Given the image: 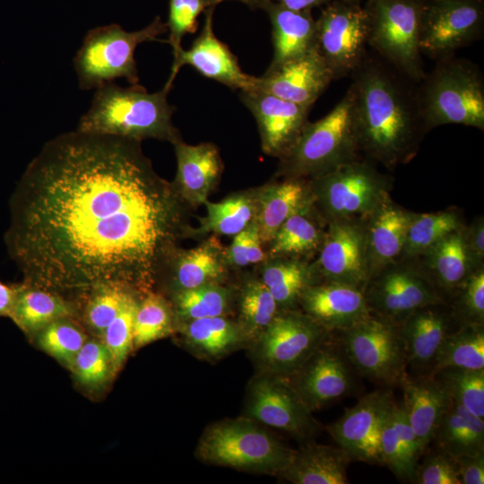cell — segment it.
Here are the masks:
<instances>
[{
	"label": "cell",
	"instance_id": "ac0fdd59",
	"mask_svg": "<svg viewBox=\"0 0 484 484\" xmlns=\"http://www.w3.org/2000/svg\"><path fill=\"white\" fill-rule=\"evenodd\" d=\"M350 366L341 349L327 341L287 378L314 411L354 391L356 385Z\"/></svg>",
	"mask_w": 484,
	"mask_h": 484
},
{
	"label": "cell",
	"instance_id": "9f6ffc18",
	"mask_svg": "<svg viewBox=\"0 0 484 484\" xmlns=\"http://www.w3.org/2000/svg\"><path fill=\"white\" fill-rule=\"evenodd\" d=\"M247 237V227L234 236L231 244L225 251L228 264L237 267H244L249 264Z\"/></svg>",
	"mask_w": 484,
	"mask_h": 484
},
{
	"label": "cell",
	"instance_id": "816d5d0a",
	"mask_svg": "<svg viewBox=\"0 0 484 484\" xmlns=\"http://www.w3.org/2000/svg\"><path fill=\"white\" fill-rule=\"evenodd\" d=\"M414 483L461 484L455 460L439 449L428 453L418 464Z\"/></svg>",
	"mask_w": 484,
	"mask_h": 484
},
{
	"label": "cell",
	"instance_id": "5bb4252c",
	"mask_svg": "<svg viewBox=\"0 0 484 484\" xmlns=\"http://www.w3.org/2000/svg\"><path fill=\"white\" fill-rule=\"evenodd\" d=\"M287 377L261 372L247 388L246 416L301 442L311 441L321 426Z\"/></svg>",
	"mask_w": 484,
	"mask_h": 484
},
{
	"label": "cell",
	"instance_id": "d590c367",
	"mask_svg": "<svg viewBox=\"0 0 484 484\" xmlns=\"http://www.w3.org/2000/svg\"><path fill=\"white\" fill-rule=\"evenodd\" d=\"M262 272V282L280 310L294 309L303 290L315 282L310 265L293 257L272 258Z\"/></svg>",
	"mask_w": 484,
	"mask_h": 484
},
{
	"label": "cell",
	"instance_id": "4fadbf2b",
	"mask_svg": "<svg viewBox=\"0 0 484 484\" xmlns=\"http://www.w3.org/2000/svg\"><path fill=\"white\" fill-rule=\"evenodd\" d=\"M316 48L333 80L350 76L368 51V17L361 3L333 0L315 20Z\"/></svg>",
	"mask_w": 484,
	"mask_h": 484
},
{
	"label": "cell",
	"instance_id": "f1b7e54d",
	"mask_svg": "<svg viewBox=\"0 0 484 484\" xmlns=\"http://www.w3.org/2000/svg\"><path fill=\"white\" fill-rule=\"evenodd\" d=\"M257 190L254 221L262 243H271L283 222L311 199L308 181L286 178Z\"/></svg>",
	"mask_w": 484,
	"mask_h": 484
},
{
	"label": "cell",
	"instance_id": "9a60e30c",
	"mask_svg": "<svg viewBox=\"0 0 484 484\" xmlns=\"http://www.w3.org/2000/svg\"><path fill=\"white\" fill-rule=\"evenodd\" d=\"M483 0H424L419 25L421 54L436 60L480 39Z\"/></svg>",
	"mask_w": 484,
	"mask_h": 484
},
{
	"label": "cell",
	"instance_id": "1f68e13d",
	"mask_svg": "<svg viewBox=\"0 0 484 484\" xmlns=\"http://www.w3.org/2000/svg\"><path fill=\"white\" fill-rule=\"evenodd\" d=\"M75 303L57 292L28 284H16L10 318L27 333H39L52 322L73 317Z\"/></svg>",
	"mask_w": 484,
	"mask_h": 484
},
{
	"label": "cell",
	"instance_id": "8fae6325",
	"mask_svg": "<svg viewBox=\"0 0 484 484\" xmlns=\"http://www.w3.org/2000/svg\"><path fill=\"white\" fill-rule=\"evenodd\" d=\"M304 312L280 310L255 341L252 354L261 372L288 377L330 337Z\"/></svg>",
	"mask_w": 484,
	"mask_h": 484
},
{
	"label": "cell",
	"instance_id": "7a4b0ae2",
	"mask_svg": "<svg viewBox=\"0 0 484 484\" xmlns=\"http://www.w3.org/2000/svg\"><path fill=\"white\" fill-rule=\"evenodd\" d=\"M356 135L363 158L394 169L415 157L428 129L418 82L373 51L350 75Z\"/></svg>",
	"mask_w": 484,
	"mask_h": 484
},
{
	"label": "cell",
	"instance_id": "8d00e7d4",
	"mask_svg": "<svg viewBox=\"0 0 484 484\" xmlns=\"http://www.w3.org/2000/svg\"><path fill=\"white\" fill-rule=\"evenodd\" d=\"M447 367L484 369V324H461L448 333L430 374Z\"/></svg>",
	"mask_w": 484,
	"mask_h": 484
},
{
	"label": "cell",
	"instance_id": "6125c7cd",
	"mask_svg": "<svg viewBox=\"0 0 484 484\" xmlns=\"http://www.w3.org/2000/svg\"><path fill=\"white\" fill-rule=\"evenodd\" d=\"M347 1L355 2V3H362V1H365V0H347Z\"/></svg>",
	"mask_w": 484,
	"mask_h": 484
},
{
	"label": "cell",
	"instance_id": "ffe728a7",
	"mask_svg": "<svg viewBox=\"0 0 484 484\" xmlns=\"http://www.w3.org/2000/svg\"><path fill=\"white\" fill-rule=\"evenodd\" d=\"M239 97L257 123L263 151L267 155L281 158L307 124L311 107L258 89L240 91Z\"/></svg>",
	"mask_w": 484,
	"mask_h": 484
},
{
	"label": "cell",
	"instance_id": "74e56055",
	"mask_svg": "<svg viewBox=\"0 0 484 484\" xmlns=\"http://www.w3.org/2000/svg\"><path fill=\"white\" fill-rule=\"evenodd\" d=\"M203 204L206 215L200 218L196 234L235 236L255 219V193L235 194L218 203L207 200Z\"/></svg>",
	"mask_w": 484,
	"mask_h": 484
},
{
	"label": "cell",
	"instance_id": "3957f363",
	"mask_svg": "<svg viewBox=\"0 0 484 484\" xmlns=\"http://www.w3.org/2000/svg\"><path fill=\"white\" fill-rule=\"evenodd\" d=\"M169 90L149 92L137 84L121 87L114 82L95 89L88 111L77 131L137 142L153 138L173 143L180 138L172 122L175 108L168 101Z\"/></svg>",
	"mask_w": 484,
	"mask_h": 484
},
{
	"label": "cell",
	"instance_id": "ba28073f",
	"mask_svg": "<svg viewBox=\"0 0 484 484\" xmlns=\"http://www.w3.org/2000/svg\"><path fill=\"white\" fill-rule=\"evenodd\" d=\"M167 25L157 16L148 26L135 31L118 24L96 27L88 31L74 58L79 86L87 91L117 79L131 85L139 82L134 52L138 45L159 39Z\"/></svg>",
	"mask_w": 484,
	"mask_h": 484
},
{
	"label": "cell",
	"instance_id": "7bdbcfd3",
	"mask_svg": "<svg viewBox=\"0 0 484 484\" xmlns=\"http://www.w3.org/2000/svg\"><path fill=\"white\" fill-rule=\"evenodd\" d=\"M432 374L454 402L484 419V369L447 367Z\"/></svg>",
	"mask_w": 484,
	"mask_h": 484
},
{
	"label": "cell",
	"instance_id": "6f0895ef",
	"mask_svg": "<svg viewBox=\"0 0 484 484\" xmlns=\"http://www.w3.org/2000/svg\"><path fill=\"white\" fill-rule=\"evenodd\" d=\"M247 250L249 264H258L264 259L262 249V240L255 222L253 220L247 226Z\"/></svg>",
	"mask_w": 484,
	"mask_h": 484
},
{
	"label": "cell",
	"instance_id": "f6af8a7d",
	"mask_svg": "<svg viewBox=\"0 0 484 484\" xmlns=\"http://www.w3.org/2000/svg\"><path fill=\"white\" fill-rule=\"evenodd\" d=\"M136 294L128 295L119 314L101 334L114 370L123 365L134 346V322L139 302Z\"/></svg>",
	"mask_w": 484,
	"mask_h": 484
},
{
	"label": "cell",
	"instance_id": "7c38bea8",
	"mask_svg": "<svg viewBox=\"0 0 484 484\" xmlns=\"http://www.w3.org/2000/svg\"><path fill=\"white\" fill-rule=\"evenodd\" d=\"M341 349L362 376L384 385H399L407 373L398 326L370 315L339 332Z\"/></svg>",
	"mask_w": 484,
	"mask_h": 484
},
{
	"label": "cell",
	"instance_id": "91938a15",
	"mask_svg": "<svg viewBox=\"0 0 484 484\" xmlns=\"http://www.w3.org/2000/svg\"><path fill=\"white\" fill-rule=\"evenodd\" d=\"M280 4L294 10V11H305L311 10L314 7L324 6L333 0H273Z\"/></svg>",
	"mask_w": 484,
	"mask_h": 484
},
{
	"label": "cell",
	"instance_id": "30bf717a",
	"mask_svg": "<svg viewBox=\"0 0 484 484\" xmlns=\"http://www.w3.org/2000/svg\"><path fill=\"white\" fill-rule=\"evenodd\" d=\"M363 293L371 315L396 326L421 307L447 303L412 260L402 259L372 273Z\"/></svg>",
	"mask_w": 484,
	"mask_h": 484
},
{
	"label": "cell",
	"instance_id": "4dcf8cb0",
	"mask_svg": "<svg viewBox=\"0 0 484 484\" xmlns=\"http://www.w3.org/2000/svg\"><path fill=\"white\" fill-rule=\"evenodd\" d=\"M462 229L463 226L446 235L419 256L425 264L420 266L445 301L476 271L466 250Z\"/></svg>",
	"mask_w": 484,
	"mask_h": 484
},
{
	"label": "cell",
	"instance_id": "f35d334b",
	"mask_svg": "<svg viewBox=\"0 0 484 484\" xmlns=\"http://www.w3.org/2000/svg\"><path fill=\"white\" fill-rule=\"evenodd\" d=\"M463 226L457 212H411L402 259L412 260L425 254L446 235Z\"/></svg>",
	"mask_w": 484,
	"mask_h": 484
},
{
	"label": "cell",
	"instance_id": "836d02e7",
	"mask_svg": "<svg viewBox=\"0 0 484 484\" xmlns=\"http://www.w3.org/2000/svg\"><path fill=\"white\" fill-rule=\"evenodd\" d=\"M326 223L313 204L312 198L290 216L277 230L269 250L270 258L293 257L319 250Z\"/></svg>",
	"mask_w": 484,
	"mask_h": 484
},
{
	"label": "cell",
	"instance_id": "b9f144b4",
	"mask_svg": "<svg viewBox=\"0 0 484 484\" xmlns=\"http://www.w3.org/2000/svg\"><path fill=\"white\" fill-rule=\"evenodd\" d=\"M175 313L168 300L152 290L139 300L134 322V346L142 347L170 334Z\"/></svg>",
	"mask_w": 484,
	"mask_h": 484
},
{
	"label": "cell",
	"instance_id": "277c9868",
	"mask_svg": "<svg viewBox=\"0 0 484 484\" xmlns=\"http://www.w3.org/2000/svg\"><path fill=\"white\" fill-rule=\"evenodd\" d=\"M418 99L428 131L448 124L484 130V78L466 58L451 55L437 59L418 82Z\"/></svg>",
	"mask_w": 484,
	"mask_h": 484
},
{
	"label": "cell",
	"instance_id": "94428289",
	"mask_svg": "<svg viewBox=\"0 0 484 484\" xmlns=\"http://www.w3.org/2000/svg\"><path fill=\"white\" fill-rule=\"evenodd\" d=\"M206 7L209 6H216L218 4L222 3L227 0H203ZM239 1L243 4H246L247 6H249L252 9L261 8V5L264 0H236Z\"/></svg>",
	"mask_w": 484,
	"mask_h": 484
},
{
	"label": "cell",
	"instance_id": "f5cc1de1",
	"mask_svg": "<svg viewBox=\"0 0 484 484\" xmlns=\"http://www.w3.org/2000/svg\"><path fill=\"white\" fill-rule=\"evenodd\" d=\"M390 417L394 431L409 456L419 462L423 452L420 448L417 436L411 426L402 405L394 401L390 409Z\"/></svg>",
	"mask_w": 484,
	"mask_h": 484
},
{
	"label": "cell",
	"instance_id": "ab89813d",
	"mask_svg": "<svg viewBox=\"0 0 484 484\" xmlns=\"http://www.w3.org/2000/svg\"><path fill=\"white\" fill-rule=\"evenodd\" d=\"M231 293L220 283L206 284L174 292L173 309L179 322L226 316L230 308Z\"/></svg>",
	"mask_w": 484,
	"mask_h": 484
},
{
	"label": "cell",
	"instance_id": "d4e9b609",
	"mask_svg": "<svg viewBox=\"0 0 484 484\" xmlns=\"http://www.w3.org/2000/svg\"><path fill=\"white\" fill-rule=\"evenodd\" d=\"M399 385L403 392V409L424 453L452 399L433 374L404 375Z\"/></svg>",
	"mask_w": 484,
	"mask_h": 484
},
{
	"label": "cell",
	"instance_id": "e0dca14e",
	"mask_svg": "<svg viewBox=\"0 0 484 484\" xmlns=\"http://www.w3.org/2000/svg\"><path fill=\"white\" fill-rule=\"evenodd\" d=\"M393 401L391 392L376 390L362 396L327 426V432L350 461L381 464L379 431Z\"/></svg>",
	"mask_w": 484,
	"mask_h": 484
},
{
	"label": "cell",
	"instance_id": "e575fe53",
	"mask_svg": "<svg viewBox=\"0 0 484 484\" xmlns=\"http://www.w3.org/2000/svg\"><path fill=\"white\" fill-rule=\"evenodd\" d=\"M432 441L454 459L484 452V420L453 400Z\"/></svg>",
	"mask_w": 484,
	"mask_h": 484
},
{
	"label": "cell",
	"instance_id": "7402d4cb",
	"mask_svg": "<svg viewBox=\"0 0 484 484\" xmlns=\"http://www.w3.org/2000/svg\"><path fill=\"white\" fill-rule=\"evenodd\" d=\"M298 304L306 315L330 333L345 330L371 315L361 290L333 281L308 285Z\"/></svg>",
	"mask_w": 484,
	"mask_h": 484
},
{
	"label": "cell",
	"instance_id": "bcb514c9",
	"mask_svg": "<svg viewBox=\"0 0 484 484\" xmlns=\"http://www.w3.org/2000/svg\"><path fill=\"white\" fill-rule=\"evenodd\" d=\"M73 317L56 320L39 333V342L53 357L72 363L87 341V336Z\"/></svg>",
	"mask_w": 484,
	"mask_h": 484
},
{
	"label": "cell",
	"instance_id": "d6a6232c",
	"mask_svg": "<svg viewBox=\"0 0 484 484\" xmlns=\"http://www.w3.org/2000/svg\"><path fill=\"white\" fill-rule=\"evenodd\" d=\"M186 347L197 357L219 359L247 341L237 321L226 316L205 317L182 323Z\"/></svg>",
	"mask_w": 484,
	"mask_h": 484
},
{
	"label": "cell",
	"instance_id": "603a6c76",
	"mask_svg": "<svg viewBox=\"0 0 484 484\" xmlns=\"http://www.w3.org/2000/svg\"><path fill=\"white\" fill-rule=\"evenodd\" d=\"M455 324L448 303L421 307L399 326L406 364L419 375L430 374L436 354L445 336Z\"/></svg>",
	"mask_w": 484,
	"mask_h": 484
},
{
	"label": "cell",
	"instance_id": "52a82bcc",
	"mask_svg": "<svg viewBox=\"0 0 484 484\" xmlns=\"http://www.w3.org/2000/svg\"><path fill=\"white\" fill-rule=\"evenodd\" d=\"M316 211L327 223L339 220L365 221L388 196L393 185L390 176L376 164L360 158L308 179Z\"/></svg>",
	"mask_w": 484,
	"mask_h": 484
},
{
	"label": "cell",
	"instance_id": "5b68a950",
	"mask_svg": "<svg viewBox=\"0 0 484 484\" xmlns=\"http://www.w3.org/2000/svg\"><path fill=\"white\" fill-rule=\"evenodd\" d=\"M360 158L353 93L349 87L326 116L307 122L292 147L280 158L278 173L286 178L311 179Z\"/></svg>",
	"mask_w": 484,
	"mask_h": 484
},
{
	"label": "cell",
	"instance_id": "ee69618b",
	"mask_svg": "<svg viewBox=\"0 0 484 484\" xmlns=\"http://www.w3.org/2000/svg\"><path fill=\"white\" fill-rule=\"evenodd\" d=\"M131 292L134 291L112 284L89 291L82 299H85L83 319L90 329L101 335L119 314Z\"/></svg>",
	"mask_w": 484,
	"mask_h": 484
},
{
	"label": "cell",
	"instance_id": "83f0119b",
	"mask_svg": "<svg viewBox=\"0 0 484 484\" xmlns=\"http://www.w3.org/2000/svg\"><path fill=\"white\" fill-rule=\"evenodd\" d=\"M227 264L221 245L215 238H211L187 250L177 248L168 259L161 275L167 272L176 292L220 283L226 274Z\"/></svg>",
	"mask_w": 484,
	"mask_h": 484
},
{
	"label": "cell",
	"instance_id": "4316f807",
	"mask_svg": "<svg viewBox=\"0 0 484 484\" xmlns=\"http://www.w3.org/2000/svg\"><path fill=\"white\" fill-rule=\"evenodd\" d=\"M272 24L273 56L267 70L296 59L316 48L315 20L311 10L294 11L273 0L261 5Z\"/></svg>",
	"mask_w": 484,
	"mask_h": 484
},
{
	"label": "cell",
	"instance_id": "db71d44e",
	"mask_svg": "<svg viewBox=\"0 0 484 484\" xmlns=\"http://www.w3.org/2000/svg\"><path fill=\"white\" fill-rule=\"evenodd\" d=\"M463 240L474 270L483 268L484 259V219L478 216L462 229Z\"/></svg>",
	"mask_w": 484,
	"mask_h": 484
},
{
	"label": "cell",
	"instance_id": "f546056e",
	"mask_svg": "<svg viewBox=\"0 0 484 484\" xmlns=\"http://www.w3.org/2000/svg\"><path fill=\"white\" fill-rule=\"evenodd\" d=\"M350 459L339 446L311 441L296 450L288 468L281 474L294 484H347Z\"/></svg>",
	"mask_w": 484,
	"mask_h": 484
},
{
	"label": "cell",
	"instance_id": "680465c9",
	"mask_svg": "<svg viewBox=\"0 0 484 484\" xmlns=\"http://www.w3.org/2000/svg\"><path fill=\"white\" fill-rule=\"evenodd\" d=\"M16 295V284L9 285L0 281V316H10Z\"/></svg>",
	"mask_w": 484,
	"mask_h": 484
},
{
	"label": "cell",
	"instance_id": "7dc6e473",
	"mask_svg": "<svg viewBox=\"0 0 484 484\" xmlns=\"http://www.w3.org/2000/svg\"><path fill=\"white\" fill-rule=\"evenodd\" d=\"M456 324H484V268L473 272L451 298Z\"/></svg>",
	"mask_w": 484,
	"mask_h": 484
},
{
	"label": "cell",
	"instance_id": "9c48e42d",
	"mask_svg": "<svg viewBox=\"0 0 484 484\" xmlns=\"http://www.w3.org/2000/svg\"><path fill=\"white\" fill-rule=\"evenodd\" d=\"M368 48L416 82L426 74L419 48L424 0H365Z\"/></svg>",
	"mask_w": 484,
	"mask_h": 484
},
{
	"label": "cell",
	"instance_id": "d6986e66",
	"mask_svg": "<svg viewBox=\"0 0 484 484\" xmlns=\"http://www.w3.org/2000/svg\"><path fill=\"white\" fill-rule=\"evenodd\" d=\"M214 8L209 6L204 10L201 33L188 49L183 48L174 57L169 78L164 86L166 89H171L174 79L184 65H191L203 76L234 90L255 89V76L244 73L229 47L216 37L213 30Z\"/></svg>",
	"mask_w": 484,
	"mask_h": 484
},
{
	"label": "cell",
	"instance_id": "c3c4849f",
	"mask_svg": "<svg viewBox=\"0 0 484 484\" xmlns=\"http://www.w3.org/2000/svg\"><path fill=\"white\" fill-rule=\"evenodd\" d=\"M390 409L379 431L381 465L387 466L400 480L414 482L419 462L412 460L402 445L391 420Z\"/></svg>",
	"mask_w": 484,
	"mask_h": 484
},
{
	"label": "cell",
	"instance_id": "60d3db41",
	"mask_svg": "<svg viewBox=\"0 0 484 484\" xmlns=\"http://www.w3.org/2000/svg\"><path fill=\"white\" fill-rule=\"evenodd\" d=\"M279 312L274 298L261 280H252L244 285L237 322L248 344L259 338Z\"/></svg>",
	"mask_w": 484,
	"mask_h": 484
},
{
	"label": "cell",
	"instance_id": "8992f818",
	"mask_svg": "<svg viewBox=\"0 0 484 484\" xmlns=\"http://www.w3.org/2000/svg\"><path fill=\"white\" fill-rule=\"evenodd\" d=\"M295 452L258 422L243 416L208 426L199 439L195 454L208 464L281 475Z\"/></svg>",
	"mask_w": 484,
	"mask_h": 484
},
{
	"label": "cell",
	"instance_id": "cb8c5ba5",
	"mask_svg": "<svg viewBox=\"0 0 484 484\" xmlns=\"http://www.w3.org/2000/svg\"><path fill=\"white\" fill-rule=\"evenodd\" d=\"M172 144L177 158V174L172 183L175 190L186 204H203L222 171L217 147L212 143L188 144L181 138Z\"/></svg>",
	"mask_w": 484,
	"mask_h": 484
},
{
	"label": "cell",
	"instance_id": "44dd1931",
	"mask_svg": "<svg viewBox=\"0 0 484 484\" xmlns=\"http://www.w3.org/2000/svg\"><path fill=\"white\" fill-rule=\"evenodd\" d=\"M333 80L317 48L255 77V89L311 107Z\"/></svg>",
	"mask_w": 484,
	"mask_h": 484
},
{
	"label": "cell",
	"instance_id": "f907efd6",
	"mask_svg": "<svg viewBox=\"0 0 484 484\" xmlns=\"http://www.w3.org/2000/svg\"><path fill=\"white\" fill-rule=\"evenodd\" d=\"M203 0H169V16L166 22L169 36L167 42L174 57L183 49L181 40L196 29V19L206 9Z\"/></svg>",
	"mask_w": 484,
	"mask_h": 484
},
{
	"label": "cell",
	"instance_id": "484cf974",
	"mask_svg": "<svg viewBox=\"0 0 484 484\" xmlns=\"http://www.w3.org/2000/svg\"><path fill=\"white\" fill-rule=\"evenodd\" d=\"M411 216L388 195L365 220L370 275L402 260Z\"/></svg>",
	"mask_w": 484,
	"mask_h": 484
},
{
	"label": "cell",
	"instance_id": "11a10c76",
	"mask_svg": "<svg viewBox=\"0 0 484 484\" xmlns=\"http://www.w3.org/2000/svg\"><path fill=\"white\" fill-rule=\"evenodd\" d=\"M461 484L484 483V452L454 459Z\"/></svg>",
	"mask_w": 484,
	"mask_h": 484
},
{
	"label": "cell",
	"instance_id": "2e32d148",
	"mask_svg": "<svg viewBox=\"0 0 484 484\" xmlns=\"http://www.w3.org/2000/svg\"><path fill=\"white\" fill-rule=\"evenodd\" d=\"M317 260L310 265L315 282L333 281L363 291L369 277L365 221L327 223Z\"/></svg>",
	"mask_w": 484,
	"mask_h": 484
},
{
	"label": "cell",
	"instance_id": "6da1fadb",
	"mask_svg": "<svg viewBox=\"0 0 484 484\" xmlns=\"http://www.w3.org/2000/svg\"><path fill=\"white\" fill-rule=\"evenodd\" d=\"M185 205L141 142L75 130L26 168L4 243L28 284L79 299L108 284L145 294L187 233Z\"/></svg>",
	"mask_w": 484,
	"mask_h": 484
},
{
	"label": "cell",
	"instance_id": "681fc988",
	"mask_svg": "<svg viewBox=\"0 0 484 484\" xmlns=\"http://www.w3.org/2000/svg\"><path fill=\"white\" fill-rule=\"evenodd\" d=\"M71 364L79 380L89 385L103 383L113 368L105 344L95 340L86 341Z\"/></svg>",
	"mask_w": 484,
	"mask_h": 484
}]
</instances>
